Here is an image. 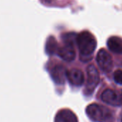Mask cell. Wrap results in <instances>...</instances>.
Listing matches in <instances>:
<instances>
[{
    "instance_id": "6da1fadb",
    "label": "cell",
    "mask_w": 122,
    "mask_h": 122,
    "mask_svg": "<svg viewBox=\"0 0 122 122\" xmlns=\"http://www.w3.org/2000/svg\"><path fill=\"white\" fill-rule=\"evenodd\" d=\"M76 42L81 59L85 62L90 60L96 48V40L94 36L88 31H83L76 37Z\"/></svg>"
},
{
    "instance_id": "7a4b0ae2",
    "label": "cell",
    "mask_w": 122,
    "mask_h": 122,
    "mask_svg": "<svg viewBox=\"0 0 122 122\" xmlns=\"http://www.w3.org/2000/svg\"><path fill=\"white\" fill-rule=\"evenodd\" d=\"M73 34H67L63 39L64 45L58 49V55L63 60L71 62L76 57V50L74 47Z\"/></svg>"
},
{
    "instance_id": "3957f363",
    "label": "cell",
    "mask_w": 122,
    "mask_h": 122,
    "mask_svg": "<svg viewBox=\"0 0 122 122\" xmlns=\"http://www.w3.org/2000/svg\"><path fill=\"white\" fill-rule=\"evenodd\" d=\"M86 113L93 121L103 122L107 118L108 111L102 106L92 103L86 108Z\"/></svg>"
},
{
    "instance_id": "277c9868",
    "label": "cell",
    "mask_w": 122,
    "mask_h": 122,
    "mask_svg": "<svg viewBox=\"0 0 122 122\" xmlns=\"http://www.w3.org/2000/svg\"><path fill=\"white\" fill-rule=\"evenodd\" d=\"M100 80L99 73L96 68L90 65L87 68V84H86V93L87 94H91L96 86H98Z\"/></svg>"
},
{
    "instance_id": "5b68a950",
    "label": "cell",
    "mask_w": 122,
    "mask_h": 122,
    "mask_svg": "<svg viewBox=\"0 0 122 122\" xmlns=\"http://www.w3.org/2000/svg\"><path fill=\"white\" fill-rule=\"evenodd\" d=\"M96 61L99 68L104 72H109L113 68V60L110 54L104 49L98 51Z\"/></svg>"
},
{
    "instance_id": "8992f818",
    "label": "cell",
    "mask_w": 122,
    "mask_h": 122,
    "mask_svg": "<svg viewBox=\"0 0 122 122\" xmlns=\"http://www.w3.org/2000/svg\"><path fill=\"white\" fill-rule=\"evenodd\" d=\"M101 99L104 103L113 106H120L122 104L121 96L111 89L105 90L101 94Z\"/></svg>"
},
{
    "instance_id": "52a82bcc",
    "label": "cell",
    "mask_w": 122,
    "mask_h": 122,
    "mask_svg": "<svg viewBox=\"0 0 122 122\" xmlns=\"http://www.w3.org/2000/svg\"><path fill=\"white\" fill-rule=\"evenodd\" d=\"M51 76L55 83L63 85L67 78V71L62 66H57L52 70Z\"/></svg>"
},
{
    "instance_id": "ba28073f",
    "label": "cell",
    "mask_w": 122,
    "mask_h": 122,
    "mask_svg": "<svg viewBox=\"0 0 122 122\" xmlns=\"http://www.w3.org/2000/svg\"><path fill=\"white\" fill-rule=\"evenodd\" d=\"M67 78L75 86H81L84 83V74L79 69H73L67 72Z\"/></svg>"
},
{
    "instance_id": "9c48e42d",
    "label": "cell",
    "mask_w": 122,
    "mask_h": 122,
    "mask_svg": "<svg viewBox=\"0 0 122 122\" xmlns=\"http://www.w3.org/2000/svg\"><path fill=\"white\" fill-rule=\"evenodd\" d=\"M55 122H78V120L73 111L69 109H62L56 114Z\"/></svg>"
},
{
    "instance_id": "30bf717a",
    "label": "cell",
    "mask_w": 122,
    "mask_h": 122,
    "mask_svg": "<svg viewBox=\"0 0 122 122\" xmlns=\"http://www.w3.org/2000/svg\"><path fill=\"white\" fill-rule=\"evenodd\" d=\"M108 49L113 53L122 54V38L117 36H112L107 41Z\"/></svg>"
},
{
    "instance_id": "8fae6325",
    "label": "cell",
    "mask_w": 122,
    "mask_h": 122,
    "mask_svg": "<svg viewBox=\"0 0 122 122\" xmlns=\"http://www.w3.org/2000/svg\"><path fill=\"white\" fill-rule=\"evenodd\" d=\"M57 50V44L55 39L53 37H50L48 38L46 42V52L49 55L54 54L55 51Z\"/></svg>"
},
{
    "instance_id": "7c38bea8",
    "label": "cell",
    "mask_w": 122,
    "mask_h": 122,
    "mask_svg": "<svg viewBox=\"0 0 122 122\" xmlns=\"http://www.w3.org/2000/svg\"><path fill=\"white\" fill-rule=\"evenodd\" d=\"M113 80L117 84L122 85V71L121 70H117L114 72Z\"/></svg>"
},
{
    "instance_id": "4fadbf2b",
    "label": "cell",
    "mask_w": 122,
    "mask_h": 122,
    "mask_svg": "<svg viewBox=\"0 0 122 122\" xmlns=\"http://www.w3.org/2000/svg\"><path fill=\"white\" fill-rule=\"evenodd\" d=\"M121 98H122V95H121Z\"/></svg>"
}]
</instances>
